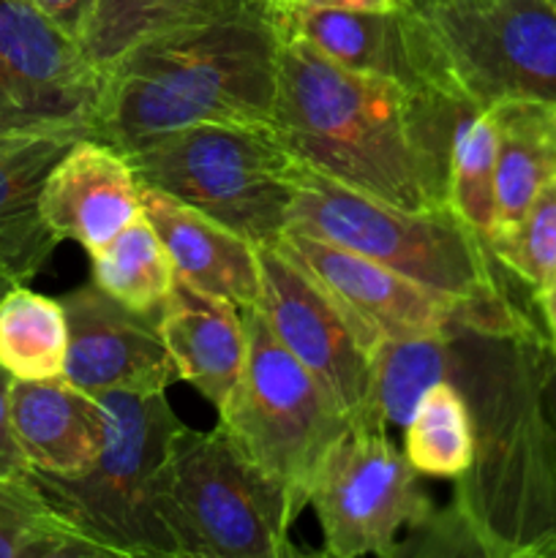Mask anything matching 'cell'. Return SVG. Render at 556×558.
<instances>
[{"label":"cell","mask_w":556,"mask_h":558,"mask_svg":"<svg viewBox=\"0 0 556 558\" xmlns=\"http://www.w3.org/2000/svg\"><path fill=\"white\" fill-rule=\"evenodd\" d=\"M447 332V330H445ZM439 336L385 341L374 349L371 417L379 428H403L425 390L445 381L447 338Z\"/></svg>","instance_id":"obj_27"},{"label":"cell","mask_w":556,"mask_h":558,"mask_svg":"<svg viewBox=\"0 0 556 558\" xmlns=\"http://www.w3.org/2000/svg\"><path fill=\"white\" fill-rule=\"evenodd\" d=\"M447 202L488 240L496 223V125L488 107L450 101Z\"/></svg>","instance_id":"obj_24"},{"label":"cell","mask_w":556,"mask_h":558,"mask_svg":"<svg viewBox=\"0 0 556 558\" xmlns=\"http://www.w3.org/2000/svg\"><path fill=\"white\" fill-rule=\"evenodd\" d=\"M69 352L63 379L87 396L101 392H161L180 379L158 332V322L125 308L96 283L63 300Z\"/></svg>","instance_id":"obj_14"},{"label":"cell","mask_w":556,"mask_h":558,"mask_svg":"<svg viewBox=\"0 0 556 558\" xmlns=\"http://www.w3.org/2000/svg\"><path fill=\"white\" fill-rule=\"evenodd\" d=\"M445 379L472 414L474 452L447 510L418 529V554L556 558V354L537 322L483 330L452 322Z\"/></svg>","instance_id":"obj_1"},{"label":"cell","mask_w":556,"mask_h":558,"mask_svg":"<svg viewBox=\"0 0 556 558\" xmlns=\"http://www.w3.org/2000/svg\"><path fill=\"white\" fill-rule=\"evenodd\" d=\"M273 245L333 300L371 354L385 341L439 336L458 322L450 303L347 245L298 227Z\"/></svg>","instance_id":"obj_13"},{"label":"cell","mask_w":556,"mask_h":558,"mask_svg":"<svg viewBox=\"0 0 556 558\" xmlns=\"http://www.w3.org/2000/svg\"><path fill=\"white\" fill-rule=\"evenodd\" d=\"M58 507L33 472H0V558H104Z\"/></svg>","instance_id":"obj_23"},{"label":"cell","mask_w":556,"mask_h":558,"mask_svg":"<svg viewBox=\"0 0 556 558\" xmlns=\"http://www.w3.org/2000/svg\"><path fill=\"white\" fill-rule=\"evenodd\" d=\"M9 417L31 472L76 480L93 469L109 434V414L96 396L69 381L11 379Z\"/></svg>","instance_id":"obj_17"},{"label":"cell","mask_w":556,"mask_h":558,"mask_svg":"<svg viewBox=\"0 0 556 558\" xmlns=\"http://www.w3.org/2000/svg\"><path fill=\"white\" fill-rule=\"evenodd\" d=\"M474 434L467 398L452 381H439L414 407L403 425V456L425 477L456 480L472 463Z\"/></svg>","instance_id":"obj_26"},{"label":"cell","mask_w":556,"mask_h":558,"mask_svg":"<svg viewBox=\"0 0 556 558\" xmlns=\"http://www.w3.org/2000/svg\"><path fill=\"white\" fill-rule=\"evenodd\" d=\"M243 319L249 336L245 368L229 401L218 409V423L245 458L281 485L300 515L349 420L273 336L259 308H243Z\"/></svg>","instance_id":"obj_9"},{"label":"cell","mask_w":556,"mask_h":558,"mask_svg":"<svg viewBox=\"0 0 556 558\" xmlns=\"http://www.w3.org/2000/svg\"><path fill=\"white\" fill-rule=\"evenodd\" d=\"M123 156L140 185L196 207L251 243L273 245L289 227L303 163L273 125H189Z\"/></svg>","instance_id":"obj_7"},{"label":"cell","mask_w":556,"mask_h":558,"mask_svg":"<svg viewBox=\"0 0 556 558\" xmlns=\"http://www.w3.org/2000/svg\"><path fill=\"white\" fill-rule=\"evenodd\" d=\"M142 213L167 245L178 278L238 308L259 305V245L196 207L147 185H142Z\"/></svg>","instance_id":"obj_18"},{"label":"cell","mask_w":556,"mask_h":558,"mask_svg":"<svg viewBox=\"0 0 556 558\" xmlns=\"http://www.w3.org/2000/svg\"><path fill=\"white\" fill-rule=\"evenodd\" d=\"M289 227L358 251L458 311V325L516 330L532 322L488 240L452 207L407 210L358 194L303 163Z\"/></svg>","instance_id":"obj_4"},{"label":"cell","mask_w":556,"mask_h":558,"mask_svg":"<svg viewBox=\"0 0 556 558\" xmlns=\"http://www.w3.org/2000/svg\"><path fill=\"white\" fill-rule=\"evenodd\" d=\"M551 3H554V5H556V0H551Z\"/></svg>","instance_id":"obj_35"},{"label":"cell","mask_w":556,"mask_h":558,"mask_svg":"<svg viewBox=\"0 0 556 558\" xmlns=\"http://www.w3.org/2000/svg\"><path fill=\"white\" fill-rule=\"evenodd\" d=\"M267 3V0H265ZM281 36H292L358 74H376L423 87L409 58L398 11L338 5H270Z\"/></svg>","instance_id":"obj_20"},{"label":"cell","mask_w":556,"mask_h":558,"mask_svg":"<svg viewBox=\"0 0 556 558\" xmlns=\"http://www.w3.org/2000/svg\"><path fill=\"white\" fill-rule=\"evenodd\" d=\"M9 387L11 376L0 368V472H14V474H27L25 456L16 447L14 434H11V417H9Z\"/></svg>","instance_id":"obj_31"},{"label":"cell","mask_w":556,"mask_h":558,"mask_svg":"<svg viewBox=\"0 0 556 558\" xmlns=\"http://www.w3.org/2000/svg\"><path fill=\"white\" fill-rule=\"evenodd\" d=\"M273 129L314 172L407 210L447 202L450 101L281 36Z\"/></svg>","instance_id":"obj_2"},{"label":"cell","mask_w":556,"mask_h":558,"mask_svg":"<svg viewBox=\"0 0 556 558\" xmlns=\"http://www.w3.org/2000/svg\"><path fill=\"white\" fill-rule=\"evenodd\" d=\"M216 0H96L90 22L82 36L87 58L104 69L147 33L207 9Z\"/></svg>","instance_id":"obj_29"},{"label":"cell","mask_w":556,"mask_h":558,"mask_svg":"<svg viewBox=\"0 0 556 558\" xmlns=\"http://www.w3.org/2000/svg\"><path fill=\"white\" fill-rule=\"evenodd\" d=\"M33 3H36L60 31H65L71 38H76V41L82 44V36H85L87 31V22H90L96 0H33Z\"/></svg>","instance_id":"obj_30"},{"label":"cell","mask_w":556,"mask_h":558,"mask_svg":"<svg viewBox=\"0 0 556 558\" xmlns=\"http://www.w3.org/2000/svg\"><path fill=\"white\" fill-rule=\"evenodd\" d=\"M259 314L354 428L385 430L371 417L374 357L333 300L276 245H259Z\"/></svg>","instance_id":"obj_12"},{"label":"cell","mask_w":556,"mask_h":558,"mask_svg":"<svg viewBox=\"0 0 556 558\" xmlns=\"http://www.w3.org/2000/svg\"><path fill=\"white\" fill-rule=\"evenodd\" d=\"M101 69L33 0H0V131L85 129Z\"/></svg>","instance_id":"obj_11"},{"label":"cell","mask_w":556,"mask_h":558,"mask_svg":"<svg viewBox=\"0 0 556 558\" xmlns=\"http://www.w3.org/2000/svg\"><path fill=\"white\" fill-rule=\"evenodd\" d=\"M109 434L87 474L58 480L33 472L55 507L118 558H183L169 518L167 472L183 423L161 392H101Z\"/></svg>","instance_id":"obj_6"},{"label":"cell","mask_w":556,"mask_h":558,"mask_svg":"<svg viewBox=\"0 0 556 558\" xmlns=\"http://www.w3.org/2000/svg\"><path fill=\"white\" fill-rule=\"evenodd\" d=\"M398 16L423 90L478 107L556 104L551 0H403Z\"/></svg>","instance_id":"obj_5"},{"label":"cell","mask_w":556,"mask_h":558,"mask_svg":"<svg viewBox=\"0 0 556 558\" xmlns=\"http://www.w3.org/2000/svg\"><path fill=\"white\" fill-rule=\"evenodd\" d=\"M281 31L265 0H216L101 69L93 140L134 150L200 123L273 125Z\"/></svg>","instance_id":"obj_3"},{"label":"cell","mask_w":556,"mask_h":558,"mask_svg":"<svg viewBox=\"0 0 556 558\" xmlns=\"http://www.w3.org/2000/svg\"><path fill=\"white\" fill-rule=\"evenodd\" d=\"M90 259V281L136 314L153 316L161 311L178 281L167 245L145 213L93 251Z\"/></svg>","instance_id":"obj_25"},{"label":"cell","mask_w":556,"mask_h":558,"mask_svg":"<svg viewBox=\"0 0 556 558\" xmlns=\"http://www.w3.org/2000/svg\"><path fill=\"white\" fill-rule=\"evenodd\" d=\"M69 322L60 300L16 283L0 294V368L20 381L60 379Z\"/></svg>","instance_id":"obj_22"},{"label":"cell","mask_w":556,"mask_h":558,"mask_svg":"<svg viewBox=\"0 0 556 558\" xmlns=\"http://www.w3.org/2000/svg\"><path fill=\"white\" fill-rule=\"evenodd\" d=\"M85 129L0 131V281L27 283L49 262L60 240L41 218V189L49 169Z\"/></svg>","instance_id":"obj_16"},{"label":"cell","mask_w":556,"mask_h":558,"mask_svg":"<svg viewBox=\"0 0 556 558\" xmlns=\"http://www.w3.org/2000/svg\"><path fill=\"white\" fill-rule=\"evenodd\" d=\"M488 109L496 125L494 232H501L556 178V104L499 101Z\"/></svg>","instance_id":"obj_21"},{"label":"cell","mask_w":556,"mask_h":558,"mask_svg":"<svg viewBox=\"0 0 556 558\" xmlns=\"http://www.w3.org/2000/svg\"><path fill=\"white\" fill-rule=\"evenodd\" d=\"M38 207L60 243L93 254L142 216V185L118 147L82 136L49 169Z\"/></svg>","instance_id":"obj_15"},{"label":"cell","mask_w":556,"mask_h":558,"mask_svg":"<svg viewBox=\"0 0 556 558\" xmlns=\"http://www.w3.org/2000/svg\"><path fill=\"white\" fill-rule=\"evenodd\" d=\"M270 5H338V9H371V11H398L403 0H267Z\"/></svg>","instance_id":"obj_32"},{"label":"cell","mask_w":556,"mask_h":558,"mask_svg":"<svg viewBox=\"0 0 556 558\" xmlns=\"http://www.w3.org/2000/svg\"><path fill=\"white\" fill-rule=\"evenodd\" d=\"M309 507L325 534V554L336 558L398 556L403 529L418 532L434 512L387 430L354 425L327 452Z\"/></svg>","instance_id":"obj_10"},{"label":"cell","mask_w":556,"mask_h":558,"mask_svg":"<svg viewBox=\"0 0 556 558\" xmlns=\"http://www.w3.org/2000/svg\"><path fill=\"white\" fill-rule=\"evenodd\" d=\"M169 518L183 558H289L298 512L221 423L180 428L167 472Z\"/></svg>","instance_id":"obj_8"},{"label":"cell","mask_w":556,"mask_h":558,"mask_svg":"<svg viewBox=\"0 0 556 558\" xmlns=\"http://www.w3.org/2000/svg\"><path fill=\"white\" fill-rule=\"evenodd\" d=\"M496 262L537 294L556 276V178L540 189L518 223L488 238Z\"/></svg>","instance_id":"obj_28"},{"label":"cell","mask_w":556,"mask_h":558,"mask_svg":"<svg viewBox=\"0 0 556 558\" xmlns=\"http://www.w3.org/2000/svg\"><path fill=\"white\" fill-rule=\"evenodd\" d=\"M9 287H11V283H3V281H0V294H3L5 289H9Z\"/></svg>","instance_id":"obj_34"},{"label":"cell","mask_w":556,"mask_h":558,"mask_svg":"<svg viewBox=\"0 0 556 558\" xmlns=\"http://www.w3.org/2000/svg\"><path fill=\"white\" fill-rule=\"evenodd\" d=\"M158 332L180 379L221 409L238 387L249 354L243 308L178 278L158 311Z\"/></svg>","instance_id":"obj_19"},{"label":"cell","mask_w":556,"mask_h":558,"mask_svg":"<svg viewBox=\"0 0 556 558\" xmlns=\"http://www.w3.org/2000/svg\"><path fill=\"white\" fill-rule=\"evenodd\" d=\"M534 300H537L540 314H543L545 336H548L551 349H554V354H556V276L551 278V281L545 283L537 294H534Z\"/></svg>","instance_id":"obj_33"}]
</instances>
